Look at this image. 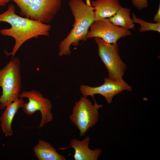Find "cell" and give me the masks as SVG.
Instances as JSON below:
<instances>
[{
  "label": "cell",
  "instance_id": "obj_14",
  "mask_svg": "<svg viewBox=\"0 0 160 160\" xmlns=\"http://www.w3.org/2000/svg\"><path fill=\"white\" fill-rule=\"evenodd\" d=\"M131 9L121 7L112 17L108 20L114 25L128 30L133 29L135 25L130 17Z\"/></svg>",
  "mask_w": 160,
  "mask_h": 160
},
{
  "label": "cell",
  "instance_id": "obj_5",
  "mask_svg": "<svg viewBox=\"0 0 160 160\" xmlns=\"http://www.w3.org/2000/svg\"><path fill=\"white\" fill-rule=\"evenodd\" d=\"M94 39L98 47V55L107 69L108 78L113 80L124 81L122 78L126 65L120 56L117 43H108L97 37Z\"/></svg>",
  "mask_w": 160,
  "mask_h": 160
},
{
  "label": "cell",
  "instance_id": "obj_13",
  "mask_svg": "<svg viewBox=\"0 0 160 160\" xmlns=\"http://www.w3.org/2000/svg\"><path fill=\"white\" fill-rule=\"evenodd\" d=\"M33 152L39 160H66L65 156L59 154L49 143L39 140L34 147Z\"/></svg>",
  "mask_w": 160,
  "mask_h": 160
},
{
  "label": "cell",
  "instance_id": "obj_7",
  "mask_svg": "<svg viewBox=\"0 0 160 160\" xmlns=\"http://www.w3.org/2000/svg\"><path fill=\"white\" fill-rule=\"evenodd\" d=\"M89 29L87 39L99 38L109 44H116L120 39L132 35L129 30L114 25L108 19L95 21Z\"/></svg>",
  "mask_w": 160,
  "mask_h": 160
},
{
  "label": "cell",
  "instance_id": "obj_2",
  "mask_svg": "<svg viewBox=\"0 0 160 160\" xmlns=\"http://www.w3.org/2000/svg\"><path fill=\"white\" fill-rule=\"evenodd\" d=\"M70 0L69 6L74 19L73 28L59 45L58 55L62 57L70 55V46H77L80 41L88 39L87 35L91 24L95 21L94 10L90 0Z\"/></svg>",
  "mask_w": 160,
  "mask_h": 160
},
{
  "label": "cell",
  "instance_id": "obj_3",
  "mask_svg": "<svg viewBox=\"0 0 160 160\" xmlns=\"http://www.w3.org/2000/svg\"><path fill=\"white\" fill-rule=\"evenodd\" d=\"M20 61L13 57L0 70V87L2 90L0 96V110L20 98L21 86Z\"/></svg>",
  "mask_w": 160,
  "mask_h": 160
},
{
  "label": "cell",
  "instance_id": "obj_19",
  "mask_svg": "<svg viewBox=\"0 0 160 160\" xmlns=\"http://www.w3.org/2000/svg\"><path fill=\"white\" fill-rule=\"evenodd\" d=\"M11 0H0V7L4 6Z\"/></svg>",
  "mask_w": 160,
  "mask_h": 160
},
{
  "label": "cell",
  "instance_id": "obj_9",
  "mask_svg": "<svg viewBox=\"0 0 160 160\" xmlns=\"http://www.w3.org/2000/svg\"><path fill=\"white\" fill-rule=\"evenodd\" d=\"M62 0H33L28 18L41 23H50L61 8Z\"/></svg>",
  "mask_w": 160,
  "mask_h": 160
},
{
  "label": "cell",
  "instance_id": "obj_15",
  "mask_svg": "<svg viewBox=\"0 0 160 160\" xmlns=\"http://www.w3.org/2000/svg\"><path fill=\"white\" fill-rule=\"evenodd\" d=\"M134 23L140 25L138 29L140 32H143L148 31H156L160 32V23H151L147 22L143 19L137 18L135 14L132 13V18Z\"/></svg>",
  "mask_w": 160,
  "mask_h": 160
},
{
  "label": "cell",
  "instance_id": "obj_6",
  "mask_svg": "<svg viewBox=\"0 0 160 160\" xmlns=\"http://www.w3.org/2000/svg\"><path fill=\"white\" fill-rule=\"evenodd\" d=\"M24 97L28 98L29 100L28 103H24L22 108L25 114L31 116L38 111L40 112L41 120L39 127H42L52 121V105L49 100L44 97L40 92L35 90L24 91L21 92L20 98Z\"/></svg>",
  "mask_w": 160,
  "mask_h": 160
},
{
  "label": "cell",
  "instance_id": "obj_16",
  "mask_svg": "<svg viewBox=\"0 0 160 160\" xmlns=\"http://www.w3.org/2000/svg\"><path fill=\"white\" fill-rule=\"evenodd\" d=\"M20 9V14L28 18L33 0H11Z\"/></svg>",
  "mask_w": 160,
  "mask_h": 160
},
{
  "label": "cell",
  "instance_id": "obj_17",
  "mask_svg": "<svg viewBox=\"0 0 160 160\" xmlns=\"http://www.w3.org/2000/svg\"><path fill=\"white\" fill-rule=\"evenodd\" d=\"M132 4L139 10L147 8L148 7L147 0H131Z\"/></svg>",
  "mask_w": 160,
  "mask_h": 160
},
{
  "label": "cell",
  "instance_id": "obj_4",
  "mask_svg": "<svg viewBox=\"0 0 160 160\" xmlns=\"http://www.w3.org/2000/svg\"><path fill=\"white\" fill-rule=\"evenodd\" d=\"M92 104L87 98L81 97L76 102L69 116L72 123L79 129L80 136H84L90 128L94 126L99 118V110L103 107L95 99Z\"/></svg>",
  "mask_w": 160,
  "mask_h": 160
},
{
  "label": "cell",
  "instance_id": "obj_10",
  "mask_svg": "<svg viewBox=\"0 0 160 160\" xmlns=\"http://www.w3.org/2000/svg\"><path fill=\"white\" fill-rule=\"evenodd\" d=\"M90 137H86L82 140L73 138L70 142L71 148L74 150L75 160H97L102 153L101 148L92 150L89 147Z\"/></svg>",
  "mask_w": 160,
  "mask_h": 160
},
{
  "label": "cell",
  "instance_id": "obj_11",
  "mask_svg": "<svg viewBox=\"0 0 160 160\" xmlns=\"http://www.w3.org/2000/svg\"><path fill=\"white\" fill-rule=\"evenodd\" d=\"M90 3L93 9L95 21L112 17L122 7L119 0H95Z\"/></svg>",
  "mask_w": 160,
  "mask_h": 160
},
{
  "label": "cell",
  "instance_id": "obj_12",
  "mask_svg": "<svg viewBox=\"0 0 160 160\" xmlns=\"http://www.w3.org/2000/svg\"><path fill=\"white\" fill-rule=\"evenodd\" d=\"M23 98H19L7 105L4 108L1 116V128L3 133L7 137H11L14 134L12 124L15 116L25 103Z\"/></svg>",
  "mask_w": 160,
  "mask_h": 160
},
{
  "label": "cell",
  "instance_id": "obj_8",
  "mask_svg": "<svg viewBox=\"0 0 160 160\" xmlns=\"http://www.w3.org/2000/svg\"><path fill=\"white\" fill-rule=\"evenodd\" d=\"M104 83L98 87H91L86 85L80 87V90L83 96H91L94 99V95L99 94L105 98L107 103L110 104L113 97L124 90L131 91V87L125 81L120 82L105 78Z\"/></svg>",
  "mask_w": 160,
  "mask_h": 160
},
{
  "label": "cell",
  "instance_id": "obj_18",
  "mask_svg": "<svg viewBox=\"0 0 160 160\" xmlns=\"http://www.w3.org/2000/svg\"><path fill=\"white\" fill-rule=\"evenodd\" d=\"M153 21L155 23H160V4L157 12L153 17Z\"/></svg>",
  "mask_w": 160,
  "mask_h": 160
},
{
  "label": "cell",
  "instance_id": "obj_1",
  "mask_svg": "<svg viewBox=\"0 0 160 160\" xmlns=\"http://www.w3.org/2000/svg\"><path fill=\"white\" fill-rule=\"evenodd\" d=\"M15 7L10 4L7 9L0 14V23H9V28L0 29V34L12 37L15 44L10 52H5L7 56H12V59L21 46L26 41L39 36H49L51 26L35 20L19 16L15 13Z\"/></svg>",
  "mask_w": 160,
  "mask_h": 160
}]
</instances>
